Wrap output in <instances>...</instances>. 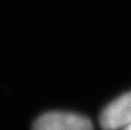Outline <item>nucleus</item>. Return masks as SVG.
Returning <instances> with one entry per match:
<instances>
[{
    "label": "nucleus",
    "mask_w": 131,
    "mask_h": 130,
    "mask_svg": "<svg viewBox=\"0 0 131 130\" xmlns=\"http://www.w3.org/2000/svg\"><path fill=\"white\" fill-rule=\"evenodd\" d=\"M32 130H93L92 122L84 115L69 112H48L35 121Z\"/></svg>",
    "instance_id": "nucleus-1"
},
{
    "label": "nucleus",
    "mask_w": 131,
    "mask_h": 130,
    "mask_svg": "<svg viewBox=\"0 0 131 130\" xmlns=\"http://www.w3.org/2000/svg\"><path fill=\"white\" fill-rule=\"evenodd\" d=\"M99 124L104 130H118L130 126L131 91L118 97L101 111Z\"/></svg>",
    "instance_id": "nucleus-2"
},
{
    "label": "nucleus",
    "mask_w": 131,
    "mask_h": 130,
    "mask_svg": "<svg viewBox=\"0 0 131 130\" xmlns=\"http://www.w3.org/2000/svg\"><path fill=\"white\" fill-rule=\"evenodd\" d=\"M123 130H131V124H130V126H128V127H127V128H124V129H123Z\"/></svg>",
    "instance_id": "nucleus-3"
}]
</instances>
